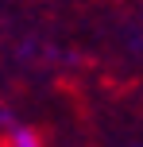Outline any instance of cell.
<instances>
[{
    "instance_id": "6da1fadb",
    "label": "cell",
    "mask_w": 143,
    "mask_h": 147,
    "mask_svg": "<svg viewBox=\"0 0 143 147\" xmlns=\"http://www.w3.org/2000/svg\"><path fill=\"white\" fill-rule=\"evenodd\" d=\"M4 147H43V140H39L35 128H4Z\"/></svg>"
}]
</instances>
